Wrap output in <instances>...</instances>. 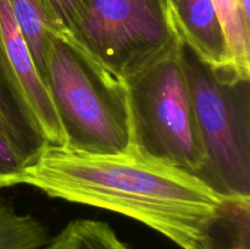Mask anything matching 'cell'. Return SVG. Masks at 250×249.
I'll use <instances>...</instances> for the list:
<instances>
[{
  "mask_svg": "<svg viewBox=\"0 0 250 249\" xmlns=\"http://www.w3.org/2000/svg\"><path fill=\"white\" fill-rule=\"evenodd\" d=\"M51 241L49 229L31 214H21L0 198V249H42Z\"/></svg>",
  "mask_w": 250,
  "mask_h": 249,
  "instance_id": "30bf717a",
  "label": "cell"
},
{
  "mask_svg": "<svg viewBox=\"0 0 250 249\" xmlns=\"http://www.w3.org/2000/svg\"><path fill=\"white\" fill-rule=\"evenodd\" d=\"M192 249H220V248L214 243V242H212V239H209V241L199 242V243L195 244Z\"/></svg>",
  "mask_w": 250,
  "mask_h": 249,
  "instance_id": "9a60e30c",
  "label": "cell"
},
{
  "mask_svg": "<svg viewBox=\"0 0 250 249\" xmlns=\"http://www.w3.org/2000/svg\"><path fill=\"white\" fill-rule=\"evenodd\" d=\"M224 31L234 75L250 80V21L239 0H212Z\"/></svg>",
  "mask_w": 250,
  "mask_h": 249,
  "instance_id": "9c48e42d",
  "label": "cell"
},
{
  "mask_svg": "<svg viewBox=\"0 0 250 249\" xmlns=\"http://www.w3.org/2000/svg\"><path fill=\"white\" fill-rule=\"evenodd\" d=\"M0 129L20 151L26 163H31L44 146V143L36 136L27 124L14 100L0 81ZM26 164V165H27Z\"/></svg>",
  "mask_w": 250,
  "mask_h": 249,
  "instance_id": "7c38bea8",
  "label": "cell"
},
{
  "mask_svg": "<svg viewBox=\"0 0 250 249\" xmlns=\"http://www.w3.org/2000/svg\"><path fill=\"white\" fill-rule=\"evenodd\" d=\"M0 81L44 145H65L49 90L15 22L9 0H0Z\"/></svg>",
  "mask_w": 250,
  "mask_h": 249,
  "instance_id": "8992f818",
  "label": "cell"
},
{
  "mask_svg": "<svg viewBox=\"0 0 250 249\" xmlns=\"http://www.w3.org/2000/svg\"><path fill=\"white\" fill-rule=\"evenodd\" d=\"M26 160L0 129V188L19 185Z\"/></svg>",
  "mask_w": 250,
  "mask_h": 249,
  "instance_id": "4fadbf2b",
  "label": "cell"
},
{
  "mask_svg": "<svg viewBox=\"0 0 250 249\" xmlns=\"http://www.w3.org/2000/svg\"><path fill=\"white\" fill-rule=\"evenodd\" d=\"M55 238L61 249H132L109 224L98 220L71 221Z\"/></svg>",
  "mask_w": 250,
  "mask_h": 249,
  "instance_id": "8fae6325",
  "label": "cell"
},
{
  "mask_svg": "<svg viewBox=\"0 0 250 249\" xmlns=\"http://www.w3.org/2000/svg\"><path fill=\"white\" fill-rule=\"evenodd\" d=\"M42 249H61V247H60V244H59L58 239L54 237V238H51V241L49 242L45 247H43Z\"/></svg>",
  "mask_w": 250,
  "mask_h": 249,
  "instance_id": "e0dca14e",
  "label": "cell"
},
{
  "mask_svg": "<svg viewBox=\"0 0 250 249\" xmlns=\"http://www.w3.org/2000/svg\"><path fill=\"white\" fill-rule=\"evenodd\" d=\"M175 17L183 43L217 76L241 80L234 75L224 31L212 0H177Z\"/></svg>",
  "mask_w": 250,
  "mask_h": 249,
  "instance_id": "52a82bcc",
  "label": "cell"
},
{
  "mask_svg": "<svg viewBox=\"0 0 250 249\" xmlns=\"http://www.w3.org/2000/svg\"><path fill=\"white\" fill-rule=\"evenodd\" d=\"M181 41L170 53L126 78L133 148L199 177L205 164Z\"/></svg>",
  "mask_w": 250,
  "mask_h": 249,
  "instance_id": "277c9868",
  "label": "cell"
},
{
  "mask_svg": "<svg viewBox=\"0 0 250 249\" xmlns=\"http://www.w3.org/2000/svg\"><path fill=\"white\" fill-rule=\"evenodd\" d=\"M9 4L15 22L28 45L37 71L44 82L51 39L67 31L58 23L42 0H9Z\"/></svg>",
  "mask_w": 250,
  "mask_h": 249,
  "instance_id": "ba28073f",
  "label": "cell"
},
{
  "mask_svg": "<svg viewBox=\"0 0 250 249\" xmlns=\"http://www.w3.org/2000/svg\"><path fill=\"white\" fill-rule=\"evenodd\" d=\"M182 61L208 186L227 197H250V80L217 76L183 43Z\"/></svg>",
  "mask_w": 250,
  "mask_h": 249,
  "instance_id": "3957f363",
  "label": "cell"
},
{
  "mask_svg": "<svg viewBox=\"0 0 250 249\" xmlns=\"http://www.w3.org/2000/svg\"><path fill=\"white\" fill-rule=\"evenodd\" d=\"M242 10H243L244 16L250 21V0H239Z\"/></svg>",
  "mask_w": 250,
  "mask_h": 249,
  "instance_id": "2e32d148",
  "label": "cell"
},
{
  "mask_svg": "<svg viewBox=\"0 0 250 249\" xmlns=\"http://www.w3.org/2000/svg\"><path fill=\"white\" fill-rule=\"evenodd\" d=\"M19 185L54 199L124 215L182 249L212 238L231 199L198 176L133 146L125 153L94 155L44 145L23 167Z\"/></svg>",
  "mask_w": 250,
  "mask_h": 249,
  "instance_id": "6da1fadb",
  "label": "cell"
},
{
  "mask_svg": "<svg viewBox=\"0 0 250 249\" xmlns=\"http://www.w3.org/2000/svg\"><path fill=\"white\" fill-rule=\"evenodd\" d=\"M72 36L125 80L182 41L171 0H88Z\"/></svg>",
  "mask_w": 250,
  "mask_h": 249,
  "instance_id": "5b68a950",
  "label": "cell"
},
{
  "mask_svg": "<svg viewBox=\"0 0 250 249\" xmlns=\"http://www.w3.org/2000/svg\"><path fill=\"white\" fill-rule=\"evenodd\" d=\"M58 23L73 34L87 6L88 0H42Z\"/></svg>",
  "mask_w": 250,
  "mask_h": 249,
  "instance_id": "5bb4252c",
  "label": "cell"
},
{
  "mask_svg": "<svg viewBox=\"0 0 250 249\" xmlns=\"http://www.w3.org/2000/svg\"><path fill=\"white\" fill-rule=\"evenodd\" d=\"M44 83L62 129V148L112 155L133 146L126 80L68 32L51 39Z\"/></svg>",
  "mask_w": 250,
  "mask_h": 249,
  "instance_id": "7a4b0ae2",
  "label": "cell"
},
{
  "mask_svg": "<svg viewBox=\"0 0 250 249\" xmlns=\"http://www.w3.org/2000/svg\"><path fill=\"white\" fill-rule=\"evenodd\" d=\"M171 2H172V6L175 7V5H176V2H177V0H171Z\"/></svg>",
  "mask_w": 250,
  "mask_h": 249,
  "instance_id": "ac0fdd59",
  "label": "cell"
}]
</instances>
